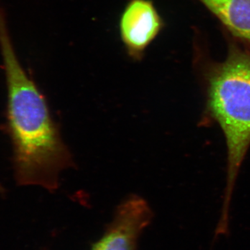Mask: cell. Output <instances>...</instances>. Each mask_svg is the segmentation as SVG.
Returning <instances> with one entry per match:
<instances>
[{"label": "cell", "mask_w": 250, "mask_h": 250, "mask_svg": "<svg viewBox=\"0 0 250 250\" xmlns=\"http://www.w3.org/2000/svg\"><path fill=\"white\" fill-rule=\"evenodd\" d=\"M152 218L147 202L131 195L118 206L113 221L91 250H136L141 233Z\"/></svg>", "instance_id": "4"}, {"label": "cell", "mask_w": 250, "mask_h": 250, "mask_svg": "<svg viewBox=\"0 0 250 250\" xmlns=\"http://www.w3.org/2000/svg\"><path fill=\"white\" fill-rule=\"evenodd\" d=\"M0 190H2V189H1V185H0Z\"/></svg>", "instance_id": "6"}, {"label": "cell", "mask_w": 250, "mask_h": 250, "mask_svg": "<svg viewBox=\"0 0 250 250\" xmlns=\"http://www.w3.org/2000/svg\"><path fill=\"white\" fill-rule=\"evenodd\" d=\"M233 36L250 44V0H198Z\"/></svg>", "instance_id": "5"}, {"label": "cell", "mask_w": 250, "mask_h": 250, "mask_svg": "<svg viewBox=\"0 0 250 250\" xmlns=\"http://www.w3.org/2000/svg\"><path fill=\"white\" fill-rule=\"evenodd\" d=\"M204 83L202 123L218 125L226 141V187L218 223L228 226L235 184L250 147V52L230 45L225 61L206 69Z\"/></svg>", "instance_id": "2"}, {"label": "cell", "mask_w": 250, "mask_h": 250, "mask_svg": "<svg viewBox=\"0 0 250 250\" xmlns=\"http://www.w3.org/2000/svg\"><path fill=\"white\" fill-rule=\"evenodd\" d=\"M0 53L7 88L5 130L12 145L15 178L18 185L54 191L61 171L72 165V156L45 96L20 62L1 6Z\"/></svg>", "instance_id": "1"}, {"label": "cell", "mask_w": 250, "mask_h": 250, "mask_svg": "<svg viewBox=\"0 0 250 250\" xmlns=\"http://www.w3.org/2000/svg\"><path fill=\"white\" fill-rule=\"evenodd\" d=\"M164 27L151 0H129L119 21L121 41L129 58L140 62Z\"/></svg>", "instance_id": "3"}]
</instances>
